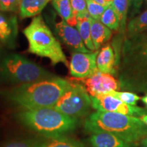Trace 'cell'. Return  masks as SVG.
Segmentation results:
<instances>
[{
	"instance_id": "29",
	"label": "cell",
	"mask_w": 147,
	"mask_h": 147,
	"mask_svg": "<svg viewBox=\"0 0 147 147\" xmlns=\"http://www.w3.org/2000/svg\"><path fill=\"white\" fill-rule=\"evenodd\" d=\"M95 2L100 3L102 5H105V6H110L113 3V0H93Z\"/></svg>"
},
{
	"instance_id": "27",
	"label": "cell",
	"mask_w": 147,
	"mask_h": 147,
	"mask_svg": "<svg viewBox=\"0 0 147 147\" xmlns=\"http://www.w3.org/2000/svg\"><path fill=\"white\" fill-rule=\"evenodd\" d=\"M0 147H36V142L31 140L10 141L3 143Z\"/></svg>"
},
{
	"instance_id": "12",
	"label": "cell",
	"mask_w": 147,
	"mask_h": 147,
	"mask_svg": "<svg viewBox=\"0 0 147 147\" xmlns=\"http://www.w3.org/2000/svg\"><path fill=\"white\" fill-rule=\"evenodd\" d=\"M89 142L92 147H137L139 145L126 142L113 134L106 132L92 134Z\"/></svg>"
},
{
	"instance_id": "32",
	"label": "cell",
	"mask_w": 147,
	"mask_h": 147,
	"mask_svg": "<svg viewBox=\"0 0 147 147\" xmlns=\"http://www.w3.org/2000/svg\"><path fill=\"white\" fill-rule=\"evenodd\" d=\"M141 100H142V102L147 106V93L144 97H142V98H141Z\"/></svg>"
},
{
	"instance_id": "30",
	"label": "cell",
	"mask_w": 147,
	"mask_h": 147,
	"mask_svg": "<svg viewBox=\"0 0 147 147\" xmlns=\"http://www.w3.org/2000/svg\"><path fill=\"white\" fill-rule=\"evenodd\" d=\"M140 144L141 147H147V137L142 139L141 142H140Z\"/></svg>"
},
{
	"instance_id": "8",
	"label": "cell",
	"mask_w": 147,
	"mask_h": 147,
	"mask_svg": "<svg viewBox=\"0 0 147 147\" xmlns=\"http://www.w3.org/2000/svg\"><path fill=\"white\" fill-rule=\"evenodd\" d=\"M91 99L92 108L97 110L120 113L138 118L147 115V110L145 108L129 105L110 93L91 97Z\"/></svg>"
},
{
	"instance_id": "20",
	"label": "cell",
	"mask_w": 147,
	"mask_h": 147,
	"mask_svg": "<svg viewBox=\"0 0 147 147\" xmlns=\"http://www.w3.org/2000/svg\"><path fill=\"white\" fill-rule=\"evenodd\" d=\"M127 29L129 36H135L147 29V10L131 20Z\"/></svg>"
},
{
	"instance_id": "15",
	"label": "cell",
	"mask_w": 147,
	"mask_h": 147,
	"mask_svg": "<svg viewBox=\"0 0 147 147\" xmlns=\"http://www.w3.org/2000/svg\"><path fill=\"white\" fill-rule=\"evenodd\" d=\"M91 36L95 51H97L103 44L110 40L112 32L100 20L91 18Z\"/></svg>"
},
{
	"instance_id": "10",
	"label": "cell",
	"mask_w": 147,
	"mask_h": 147,
	"mask_svg": "<svg viewBox=\"0 0 147 147\" xmlns=\"http://www.w3.org/2000/svg\"><path fill=\"white\" fill-rule=\"evenodd\" d=\"M98 51L93 53H74L69 63V72L73 77L78 79L87 78L98 70L96 60Z\"/></svg>"
},
{
	"instance_id": "24",
	"label": "cell",
	"mask_w": 147,
	"mask_h": 147,
	"mask_svg": "<svg viewBox=\"0 0 147 147\" xmlns=\"http://www.w3.org/2000/svg\"><path fill=\"white\" fill-rule=\"evenodd\" d=\"M86 1H87L88 12L91 17L95 20H100L103 13L105 12L108 6L101 5L93 0H86Z\"/></svg>"
},
{
	"instance_id": "11",
	"label": "cell",
	"mask_w": 147,
	"mask_h": 147,
	"mask_svg": "<svg viewBox=\"0 0 147 147\" xmlns=\"http://www.w3.org/2000/svg\"><path fill=\"white\" fill-rule=\"evenodd\" d=\"M55 29L59 36L67 47L76 52L91 53L84 45L78 29L68 25L65 21L61 20L59 23H57Z\"/></svg>"
},
{
	"instance_id": "14",
	"label": "cell",
	"mask_w": 147,
	"mask_h": 147,
	"mask_svg": "<svg viewBox=\"0 0 147 147\" xmlns=\"http://www.w3.org/2000/svg\"><path fill=\"white\" fill-rule=\"evenodd\" d=\"M115 55L113 48L108 45L104 47L98 53L96 64L99 71L103 73L113 74L115 73Z\"/></svg>"
},
{
	"instance_id": "7",
	"label": "cell",
	"mask_w": 147,
	"mask_h": 147,
	"mask_svg": "<svg viewBox=\"0 0 147 147\" xmlns=\"http://www.w3.org/2000/svg\"><path fill=\"white\" fill-rule=\"evenodd\" d=\"M126 85L147 93V42L134 47L126 59Z\"/></svg>"
},
{
	"instance_id": "25",
	"label": "cell",
	"mask_w": 147,
	"mask_h": 147,
	"mask_svg": "<svg viewBox=\"0 0 147 147\" xmlns=\"http://www.w3.org/2000/svg\"><path fill=\"white\" fill-rule=\"evenodd\" d=\"M74 14L77 18L89 15L86 0H70Z\"/></svg>"
},
{
	"instance_id": "2",
	"label": "cell",
	"mask_w": 147,
	"mask_h": 147,
	"mask_svg": "<svg viewBox=\"0 0 147 147\" xmlns=\"http://www.w3.org/2000/svg\"><path fill=\"white\" fill-rule=\"evenodd\" d=\"M70 84L69 80L55 76L33 83L21 84L9 93L16 105L25 110L54 107Z\"/></svg>"
},
{
	"instance_id": "31",
	"label": "cell",
	"mask_w": 147,
	"mask_h": 147,
	"mask_svg": "<svg viewBox=\"0 0 147 147\" xmlns=\"http://www.w3.org/2000/svg\"><path fill=\"white\" fill-rule=\"evenodd\" d=\"M140 119L141 120H142L143 122H144V123L147 125V115H145L142 116V117H140Z\"/></svg>"
},
{
	"instance_id": "4",
	"label": "cell",
	"mask_w": 147,
	"mask_h": 147,
	"mask_svg": "<svg viewBox=\"0 0 147 147\" xmlns=\"http://www.w3.org/2000/svg\"><path fill=\"white\" fill-rule=\"evenodd\" d=\"M23 34L28 41L29 53L49 59L53 65L62 63L69 67V63L59 42L53 36L41 16H35L24 29Z\"/></svg>"
},
{
	"instance_id": "16",
	"label": "cell",
	"mask_w": 147,
	"mask_h": 147,
	"mask_svg": "<svg viewBox=\"0 0 147 147\" xmlns=\"http://www.w3.org/2000/svg\"><path fill=\"white\" fill-rule=\"evenodd\" d=\"M45 138L36 142V147H86L82 142L66 136Z\"/></svg>"
},
{
	"instance_id": "5",
	"label": "cell",
	"mask_w": 147,
	"mask_h": 147,
	"mask_svg": "<svg viewBox=\"0 0 147 147\" xmlns=\"http://www.w3.org/2000/svg\"><path fill=\"white\" fill-rule=\"evenodd\" d=\"M1 71L5 80L16 84L33 83L56 76L18 54L9 55L3 59Z\"/></svg>"
},
{
	"instance_id": "19",
	"label": "cell",
	"mask_w": 147,
	"mask_h": 147,
	"mask_svg": "<svg viewBox=\"0 0 147 147\" xmlns=\"http://www.w3.org/2000/svg\"><path fill=\"white\" fill-rule=\"evenodd\" d=\"M91 16L87 15L77 18L76 27L79 34L81 36L84 45L89 51H95V47L93 45V41L91 36Z\"/></svg>"
},
{
	"instance_id": "9",
	"label": "cell",
	"mask_w": 147,
	"mask_h": 147,
	"mask_svg": "<svg viewBox=\"0 0 147 147\" xmlns=\"http://www.w3.org/2000/svg\"><path fill=\"white\" fill-rule=\"evenodd\" d=\"M77 79L83 84L91 97L108 94L119 89L118 81L111 74L99 70L89 78Z\"/></svg>"
},
{
	"instance_id": "18",
	"label": "cell",
	"mask_w": 147,
	"mask_h": 147,
	"mask_svg": "<svg viewBox=\"0 0 147 147\" xmlns=\"http://www.w3.org/2000/svg\"><path fill=\"white\" fill-rule=\"evenodd\" d=\"M53 5L62 20L71 26H76L77 17L74 14L70 0H53Z\"/></svg>"
},
{
	"instance_id": "28",
	"label": "cell",
	"mask_w": 147,
	"mask_h": 147,
	"mask_svg": "<svg viewBox=\"0 0 147 147\" xmlns=\"http://www.w3.org/2000/svg\"><path fill=\"white\" fill-rule=\"evenodd\" d=\"M128 1L129 3V6L131 8L134 13L136 14L145 0H128Z\"/></svg>"
},
{
	"instance_id": "1",
	"label": "cell",
	"mask_w": 147,
	"mask_h": 147,
	"mask_svg": "<svg viewBox=\"0 0 147 147\" xmlns=\"http://www.w3.org/2000/svg\"><path fill=\"white\" fill-rule=\"evenodd\" d=\"M84 127L87 133L106 132L126 142L138 144L147 137V125L138 117L102 110L91 114Z\"/></svg>"
},
{
	"instance_id": "21",
	"label": "cell",
	"mask_w": 147,
	"mask_h": 147,
	"mask_svg": "<svg viewBox=\"0 0 147 147\" xmlns=\"http://www.w3.org/2000/svg\"><path fill=\"white\" fill-rule=\"evenodd\" d=\"M102 23L112 30H118L120 27V22L116 12L112 5L108 6L100 18Z\"/></svg>"
},
{
	"instance_id": "23",
	"label": "cell",
	"mask_w": 147,
	"mask_h": 147,
	"mask_svg": "<svg viewBox=\"0 0 147 147\" xmlns=\"http://www.w3.org/2000/svg\"><path fill=\"white\" fill-rule=\"evenodd\" d=\"M110 94L117 97L123 102L131 106H136L138 102L142 98L135 93H131V92H120L115 91L110 92Z\"/></svg>"
},
{
	"instance_id": "17",
	"label": "cell",
	"mask_w": 147,
	"mask_h": 147,
	"mask_svg": "<svg viewBox=\"0 0 147 147\" xmlns=\"http://www.w3.org/2000/svg\"><path fill=\"white\" fill-rule=\"evenodd\" d=\"M51 0H21L20 16L21 18L38 15Z\"/></svg>"
},
{
	"instance_id": "26",
	"label": "cell",
	"mask_w": 147,
	"mask_h": 147,
	"mask_svg": "<svg viewBox=\"0 0 147 147\" xmlns=\"http://www.w3.org/2000/svg\"><path fill=\"white\" fill-rule=\"evenodd\" d=\"M21 0H0V10L8 12L20 10Z\"/></svg>"
},
{
	"instance_id": "22",
	"label": "cell",
	"mask_w": 147,
	"mask_h": 147,
	"mask_svg": "<svg viewBox=\"0 0 147 147\" xmlns=\"http://www.w3.org/2000/svg\"><path fill=\"white\" fill-rule=\"evenodd\" d=\"M128 3V0H113L111 4L112 7L118 15L119 22H120V27L122 29H124L125 25Z\"/></svg>"
},
{
	"instance_id": "13",
	"label": "cell",
	"mask_w": 147,
	"mask_h": 147,
	"mask_svg": "<svg viewBox=\"0 0 147 147\" xmlns=\"http://www.w3.org/2000/svg\"><path fill=\"white\" fill-rule=\"evenodd\" d=\"M18 34L17 18L0 14V40L9 47L14 46Z\"/></svg>"
},
{
	"instance_id": "3",
	"label": "cell",
	"mask_w": 147,
	"mask_h": 147,
	"mask_svg": "<svg viewBox=\"0 0 147 147\" xmlns=\"http://www.w3.org/2000/svg\"><path fill=\"white\" fill-rule=\"evenodd\" d=\"M18 119L26 127L47 138L65 136L76 129L78 123L77 118L54 107L25 110L18 114Z\"/></svg>"
},
{
	"instance_id": "6",
	"label": "cell",
	"mask_w": 147,
	"mask_h": 147,
	"mask_svg": "<svg viewBox=\"0 0 147 147\" xmlns=\"http://www.w3.org/2000/svg\"><path fill=\"white\" fill-rule=\"evenodd\" d=\"M70 84L64 94L54 106V108L65 115L74 118L84 117L89 113L91 99L84 85L76 79L69 80Z\"/></svg>"
}]
</instances>
